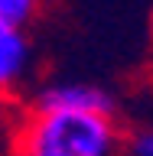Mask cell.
<instances>
[{
  "instance_id": "cell-1",
  "label": "cell",
  "mask_w": 153,
  "mask_h": 156,
  "mask_svg": "<svg viewBox=\"0 0 153 156\" xmlns=\"http://www.w3.org/2000/svg\"><path fill=\"white\" fill-rule=\"evenodd\" d=\"M124 127L107 114L29 111L16 127V156H124Z\"/></svg>"
},
{
  "instance_id": "cell-2",
  "label": "cell",
  "mask_w": 153,
  "mask_h": 156,
  "mask_svg": "<svg viewBox=\"0 0 153 156\" xmlns=\"http://www.w3.org/2000/svg\"><path fill=\"white\" fill-rule=\"evenodd\" d=\"M29 111H78L117 117V98L91 81H46L29 94Z\"/></svg>"
},
{
  "instance_id": "cell-3",
  "label": "cell",
  "mask_w": 153,
  "mask_h": 156,
  "mask_svg": "<svg viewBox=\"0 0 153 156\" xmlns=\"http://www.w3.org/2000/svg\"><path fill=\"white\" fill-rule=\"evenodd\" d=\"M33 72V42L26 29L0 23V98L16 94Z\"/></svg>"
},
{
  "instance_id": "cell-4",
  "label": "cell",
  "mask_w": 153,
  "mask_h": 156,
  "mask_svg": "<svg viewBox=\"0 0 153 156\" xmlns=\"http://www.w3.org/2000/svg\"><path fill=\"white\" fill-rule=\"evenodd\" d=\"M39 10H42V0H0V23L26 29L39 16Z\"/></svg>"
},
{
  "instance_id": "cell-5",
  "label": "cell",
  "mask_w": 153,
  "mask_h": 156,
  "mask_svg": "<svg viewBox=\"0 0 153 156\" xmlns=\"http://www.w3.org/2000/svg\"><path fill=\"white\" fill-rule=\"evenodd\" d=\"M124 156H153V124L130 130L124 140Z\"/></svg>"
},
{
  "instance_id": "cell-6",
  "label": "cell",
  "mask_w": 153,
  "mask_h": 156,
  "mask_svg": "<svg viewBox=\"0 0 153 156\" xmlns=\"http://www.w3.org/2000/svg\"><path fill=\"white\" fill-rule=\"evenodd\" d=\"M150 29H153V16H150Z\"/></svg>"
}]
</instances>
